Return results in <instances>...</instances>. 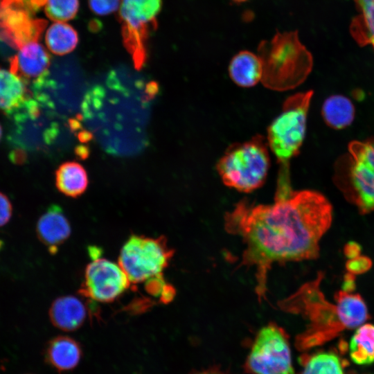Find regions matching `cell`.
<instances>
[{
    "mask_svg": "<svg viewBox=\"0 0 374 374\" xmlns=\"http://www.w3.org/2000/svg\"><path fill=\"white\" fill-rule=\"evenodd\" d=\"M190 374H230L219 366H211L206 368L191 372Z\"/></svg>",
    "mask_w": 374,
    "mask_h": 374,
    "instance_id": "4316f807",
    "label": "cell"
},
{
    "mask_svg": "<svg viewBox=\"0 0 374 374\" xmlns=\"http://www.w3.org/2000/svg\"><path fill=\"white\" fill-rule=\"evenodd\" d=\"M345 251L346 255L350 258L357 256L359 252L358 245L355 244H348Z\"/></svg>",
    "mask_w": 374,
    "mask_h": 374,
    "instance_id": "83f0119b",
    "label": "cell"
},
{
    "mask_svg": "<svg viewBox=\"0 0 374 374\" xmlns=\"http://www.w3.org/2000/svg\"><path fill=\"white\" fill-rule=\"evenodd\" d=\"M262 66L261 82L269 89L283 91L303 83L310 73L313 58L300 42L297 30L277 32L258 46Z\"/></svg>",
    "mask_w": 374,
    "mask_h": 374,
    "instance_id": "3957f363",
    "label": "cell"
},
{
    "mask_svg": "<svg viewBox=\"0 0 374 374\" xmlns=\"http://www.w3.org/2000/svg\"><path fill=\"white\" fill-rule=\"evenodd\" d=\"M71 227L62 208L51 205L38 219L36 234L52 254L55 253L70 236Z\"/></svg>",
    "mask_w": 374,
    "mask_h": 374,
    "instance_id": "4fadbf2b",
    "label": "cell"
},
{
    "mask_svg": "<svg viewBox=\"0 0 374 374\" xmlns=\"http://www.w3.org/2000/svg\"><path fill=\"white\" fill-rule=\"evenodd\" d=\"M174 252L163 235L151 238L132 234L121 249L118 264L130 283L136 284L163 274Z\"/></svg>",
    "mask_w": 374,
    "mask_h": 374,
    "instance_id": "ba28073f",
    "label": "cell"
},
{
    "mask_svg": "<svg viewBox=\"0 0 374 374\" xmlns=\"http://www.w3.org/2000/svg\"><path fill=\"white\" fill-rule=\"evenodd\" d=\"M79 8V0H46L44 12L55 22H64L73 19Z\"/></svg>",
    "mask_w": 374,
    "mask_h": 374,
    "instance_id": "603a6c76",
    "label": "cell"
},
{
    "mask_svg": "<svg viewBox=\"0 0 374 374\" xmlns=\"http://www.w3.org/2000/svg\"><path fill=\"white\" fill-rule=\"evenodd\" d=\"M243 366L249 374H295L285 330L273 322L261 328Z\"/></svg>",
    "mask_w": 374,
    "mask_h": 374,
    "instance_id": "9c48e42d",
    "label": "cell"
},
{
    "mask_svg": "<svg viewBox=\"0 0 374 374\" xmlns=\"http://www.w3.org/2000/svg\"><path fill=\"white\" fill-rule=\"evenodd\" d=\"M43 356L47 365L62 373L73 371L78 366L83 350L81 344L72 337L57 335L47 342Z\"/></svg>",
    "mask_w": 374,
    "mask_h": 374,
    "instance_id": "7c38bea8",
    "label": "cell"
},
{
    "mask_svg": "<svg viewBox=\"0 0 374 374\" xmlns=\"http://www.w3.org/2000/svg\"><path fill=\"white\" fill-rule=\"evenodd\" d=\"M299 361L302 366L299 374H346V362L334 352L303 353Z\"/></svg>",
    "mask_w": 374,
    "mask_h": 374,
    "instance_id": "d6986e66",
    "label": "cell"
},
{
    "mask_svg": "<svg viewBox=\"0 0 374 374\" xmlns=\"http://www.w3.org/2000/svg\"><path fill=\"white\" fill-rule=\"evenodd\" d=\"M88 312L87 305L80 298L66 295L53 301L48 315L55 327L62 331L72 332L84 324Z\"/></svg>",
    "mask_w": 374,
    "mask_h": 374,
    "instance_id": "5bb4252c",
    "label": "cell"
},
{
    "mask_svg": "<svg viewBox=\"0 0 374 374\" xmlns=\"http://www.w3.org/2000/svg\"><path fill=\"white\" fill-rule=\"evenodd\" d=\"M130 284L119 264L98 256L87 265L80 293L89 299L109 303L122 295Z\"/></svg>",
    "mask_w": 374,
    "mask_h": 374,
    "instance_id": "30bf717a",
    "label": "cell"
},
{
    "mask_svg": "<svg viewBox=\"0 0 374 374\" xmlns=\"http://www.w3.org/2000/svg\"><path fill=\"white\" fill-rule=\"evenodd\" d=\"M55 185L62 194L70 197H78L84 193L87 188V172L77 162L63 163L55 172Z\"/></svg>",
    "mask_w": 374,
    "mask_h": 374,
    "instance_id": "e0dca14e",
    "label": "cell"
},
{
    "mask_svg": "<svg viewBox=\"0 0 374 374\" xmlns=\"http://www.w3.org/2000/svg\"><path fill=\"white\" fill-rule=\"evenodd\" d=\"M357 15L352 19L350 32L362 46L374 48V0H355Z\"/></svg>",
    "mask_w": 374,
    "mask_h": 374,
    "instance_id": "ac0fdd59",
    "label": "cell"
},
{
    "mask_svg": "<svg viewBox=\"0 0 374 374\" xmlns=\"http://www.w3.org/2000/svg\"><path fill=\"white\" fill-rule=\"evenodd\" d=\"M349 271L359 274L366 271L371 267V261L366 257H355L351 258L346 265Z\"/></svg>",
    "mask_w": 374,
    "mask_h": 374,
    "instance_id": "484cf974",
    "label": "cell"
},
{
    "mask_svg": "<svg viewBox=\"0 0 374 374\" xmlns=\"http://www.w3.org/2000/svg\"><path fill=\"white\" fill-rule=\"evenodd\" d=\"M12 213V204L8 197L0 192V227L6 224Z\"/></svg>",
    "mask_w": 374,
    "mask_h": 374,
    "instance_id": "d4e9b609",
    "label": "cell"
},
{
    "mask_svg": "<svg viewBox=\"0 0 374 374\" xmlns=\"http://www.w3.org/2000/svg\"><path fill=\"white\" fill-rule=\"evenodd\" d=\"M51 57L37 41L28 42L19 48L10 60V70L26 84L33 83L48 73Z\"/></svg>",
    "mask_w": 374,
    "mask_h": 374,
    "instance_id": "8fae6325",
    "label": "cell"
},
{
    "mask_svg": "<svg viewBox=\"0 0 374 374\" xmlns=\"http://www.w3.org/2000/svg\"><path fill=\"white\" fill-rule=\"evenodd\" d=\"M322 278V274L319 273L314 280L277 303L284 312L301 314L308 321L295 339V346L300 351L321 346L345 330L357 328L368 317L366 305L357 294L340 290L335 295V303L329 302L320 289Z\"/></svg>",
    "mask_w": 374,
    "mask_h": 374,
    "instance_id": "7a4b0ae2",
    "label": "cell"
},
{
    "mask_svg": "<svg viewBox=\"0 0 374 374\" xmlns=\"http://www.w3.org/2000/svg\"><path fill=\"white\" fill-rule=\"evenodd\" d=\"M1 136H2V128H1V126L0 125V140L1 139Z\"/></svg>",
    "mask_w": 374,
    "mask_h": 374,
    "instance_id": "f546056e",
    "label": "cell"
},
{
    "mask_svg": "<svg viewBox=\"0 0 374 374\" xmlns=\"http://www.w3.org/2000/svg\"><path fill=\"white\" fill-rule=\"evenodd\" d=\"M235 2H237V3H242V2H244V1H246L247 0H232Z\"/></svg>",
    "mask_w": 374,
    "mask_h": 374,
    "instance_id": "f1b7e54d",
    "label": "cell"
},
{
    "mask_svg": "<svg viewBox=\"0 0 374 374\" xmlns=\"http://www.w3.org/2000/svg\"><path fill=\"white\" fill-rule=\"evenodd\" d=\"M121 0H88L91 10L96 15L105 16L116 11Z\"/></svg>",
    "mask_w": 374,
    "mask_h": 374,
    "instance_id": "cb8c5ba5",
    "label": "cell"
},
{
    "mask_svg": "<svg viewBox=\"0 0 374 374\" xmlns=\"http://www.w3.org/2000/svg\"><path fill=\"white\" fill-rule=\"evenodd\" d=\"M162 0H121L118 17L123 43L137 69L147 60V44L158 27Z\"/></svg>",
    "mask_w": 374,
    "mask_h": 374,
    "instance_id": "52a82bcc",
    "label": "cell"
},
{
    "mask_svg": "<svg viewBox=\"0 0 374 374\" xmlns=\"http://www.w3.org/2000/svg\"><path fill=\"white\" fill-rule=\"evenodd\" d=\"M321 115L328 126L341 130L353 121L355 107L349 98L342 95H332L324 101Z\"/></svg>",
    "mask_w": 374,
    "mask_h": 374,
    "instance_id": "ffe728a7",
    "label": "cell"
},
{
    "mask_svg": "<svg viewBox=\"0 0 374 374\" xmlns=\"http://www.w3.org/2000/svg\"><path fill=\"white\" fill-rule=\"evenodd\" d=\"M45 42L51 53L64 55L75 48L78 43V35L70 24L65 22H55L46 30Z\"/></svg>",
    "mask_w": 374,
    "mask_h": 374,
    "instance_id": "7402d4cb",
    "label": "cell"
},
{
    "mask_svg": "<svg viewBox=\"0 0 374 374\" xmlns=\"http://www.w3.org/2000/svg\"><path fill=\"white\" fill-rule=\"evenodd\" d=\"M229 74L239 87L249 88L261 82L262 66L258 55L249 51H241L235 55L229 65Z\"/></svg>",
    "mask_w": 374,
    "mask_h": 374,
    "instance_id": "2e32d148",
    "label": "cell"
},
{
    "mask_svg": "<svg viewBox=\"0 0 374 374\" xmlns=\"http://www.w3.org/2000/svg\"><path fill=\"white\" fill-rule=\"evenodd\" d=\"M335 184L362 214L374 210V138L353 141L337 161Z\"/></svg>",
    "mask_w": 374,
    "mask_h": 374,
    "instance_id": "5b68a950",
    "label": "cell"
},
{
    "mask_svg": "<svg viewBox=\"0 0 374 374\" xmlns=\"http://www.w3.org/2000/svg\"><path fill=\"white\" fill-rule=\"evenodd\" d=\"M268 150L267 139L260 134L229 145L216 164L224 184L242 193L260 188L271 166Z\"/></svg>",
    "mask_w": 374,
    "mask_h": 374,
    "instance_id": "277c9868",
    "label": "cell"
},
{
    "mask_svg": "<svg viewBox=\"0 0 374 374\" xmlns=\"http://www.w3.org/2000/svg\"><path fill=\"white\" fill-rule=\"evenodd\" d=\"M26 85L10 70L0 68V110L8 117L20 109L30 98Z\"/></svg>",
    "mask_w": 374,
    "mask_h": 374,
    "instance_id": "9a60e30c",
    "label": "cell"
},
{
    "mask_svg": "<svg viewBox=\"0 0 374 374\" xmlns=\"http://www.w3.org/2000/svg\"><path fill=\"white\" fill-rule=\"evenodd\" d=\"M312 90L289 96L267 128V142L280 166H288L305 139Z\"/></svg>",
    "mask_w": 374,
    "mask_h": 374,
    "instance_id": "8992f818",
    "label": "cell"
},
{
    "mask_svg": "<svg viewBox=\"0 0 374 374\" xmlns=\"http://www.w3.org/2000/svg\"><path fill=\"white\" fill-rule=\"evenodd\" d=\"M349 355L358 365L374 362V325L364 323L357 328L349 343Z\"/></svg>",
    "mask_w": 374,
    "mask_h": 374,
    "instance_id": "44dd1931",
    "label": "cell"
},
{
    "mask_svg": "<svg viewBox=\"0 0 374 374\" xmlns=\"http://www.w3.org/2000/svg\"><path fill=\"white\" fill-rule=\"evenodd\" d=\"M332 206L321 193L294 190L288 170H279L274 202L253 204L240 200L224 216V229L242 238V265L256 270V292L265 297L268 272L274 263L313 260L330 229Z\"/></svg>",
    "mask_w": 374,
    "mask_h": 374,
    "instance_id": "6da1fadb",
    "label": "cell"
}]
</instances>
